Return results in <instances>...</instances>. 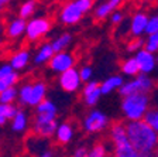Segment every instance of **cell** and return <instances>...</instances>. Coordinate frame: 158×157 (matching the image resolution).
Wrapping results in <instances>:
<instances>
[{"label": "cell", "mask_w": 158, "mask_h": 157, "mask_svg": "<svg viewBox=\"0 0 158 157\" xmlns=\"http://www.w3.org/2000/svg\"><path fill=\"white\" fill-rule=\"evenodd\" d=\"M141 48H144V40L141 37H133L127 43V51L130 52H135Z\"/></svg>", "instance_id": "1f68e13d"}, {"label": "cell", "mask_w": 158, "mask_h": 157, "mask_svg": "<svg viewBox=\"0 0 158 157\" xmlns=\"http://www.w3.org/2000/svg\"><path fill=\"white\" fill-rule=\"evenodd\" d=\"M16 112L17 108L13 103H0V115H3L7 120H11Z\"/></svg>", "instance_id": "f546056e"}, {"label": "cell", "mask_w": 158, "mask_h": 157, "mask_svg": "<svg viewBox=\"0 0 158 157\" xmlns=\"http://www.w3.org/2000/svg\"><path fill=\"white\" fill-rule=\"evenodd\" d=\"M17 95H19V89L16 88V85L7 86L0 94V103H14V101L17 99Z\"/></svg>", "instance_id": "484cf974"}, {"label": "cell", "mask_w": 158, "mask_h": 157, "mask_svg": "<svg viewBox=\"0 0 158 157\" xmlns=\"http://www.w3.org/2000/svg\"><path fill=\"white\" fill-rule=\"evenodd\" d=\"M3 33H4V24L0 21V36H2Z\"/></svg>", "instance_id": "7bdbcfd3"}, {"label": "cell", "mask_w": 158, "mask_h": 157, "mask_svg": "<svg viewBox=\"0 0 158 157\" xmlns=\"http://www.w3.org/2000/svg\"><path fill=\"white\" fill-rule=\"evenodd\" d=\"M112 11H113L112 6H110L109 2L106 0V2L100 3L95 10H93V19H95L96 21H103L105 19H107V17L110 16Z\"/></svg>", "instance_id": "cb8c5ba5"}, {"label": "cell", "mask_w": 158, "mask_h": 157, "mask_svg": "<svg viewBox=\"0 0 158 157\" xmlns=\"http://www.w3.org/2000/svg\"><path fill=\"white\" fill-rule=\"evenodd\" d=\"M81 76H79V69L75 67L66 69V71L58 74V85L66 94H75L81 89Z\"/></svg>", "instance_id": "ba28073f"}, {"label": "cell", "mask_w": 158, "mask_h": 157, "mask_svg": "<svg viewBox=\"0 0 158 157\" xmlns=\"http://www.w3.org/2000/svg\"><path fill=\"white\" fill-rule=\"evenodd\" d=\"M90 0H66L59 10L58 19L64 26H75L83 19L88 11L92 10Z\"/></svg>", "instance_id": "3957f363"}, {"label": "cell", "mask_w": 158, "mask_h": 157, "mask_svg": "<svg viewBox=\"0 0 158 157\" xmlns=\"http://www.w3.org/2000/svg\"><path fill=\"white\" fill-rule=\"evenodd\" d=\"M148 14L144 11H137L130 21V34L133 37H141L145 34V27L148 23Z\"/></svg>", "instance_id": "5bb4252c"}, {"label": "cell", "mask_w": 158, "mask_h": 157, "mask_svg": "<svg viewBox=\"0 0 158 157\" xmlns=\"http://www.w3.org/2000/svg\"><path fill=\"white\" fill-rule=\"evenodd\" d=\"M34 109H35V113H58V108H56L55 102L48 98L43 99L38 105L34 106Z\"/></svg>", "instance_id": "d4e9b609"}, {"label": "cell", "mask_w": 158, "mask_h": 157, "mask_svg": "<svg viewBox=\"0 0 158 157\" xmlns=\"http://www.w3.org/2000/svg\"><path fill=\"white\" fill-rule=\"evenodd\" d=\"M76 58L72 52L69 51H58L54 52V55L48 61V67L54 74H61V72L66 71V69L75 67Z\"/></svg>", "instance_id": "9c48e42d"}, {"label": "cell", "mask_w": 158, "mask_h": 157, "mask_svg": "<svg viewBox=\"0 0 158 157\" xmlns=\"http://www.w3.org/2000/svg\"><path fill=\"white\" fill-rule=\"evenodd\" d=\"M124 82L122 75L114 74V75L106 78L103 82H100V91H102V95H110L112 92L118 91V88L122 86V84Z\"/></svg>", "instance_id": "ffe728a7"}, {"label": "cell", "mask_w": 158, "mask_h": 157, "mask_svg": "<svg viewBox=\"0 0 158 157\" xmlns=\"http://www.w3.org/2000/svg\"><path fill=\"white\" fill-rule=\"evenodd\" d=\"M31 52H30V50L27 48H21L19 50V51H16L13 54V55L10 57V65L13 67L16 71H23V69H26L27 67H28L30 61H31Z\"/></svg>", "instance_id": "2e32d148"}, {"label": "cell", "mask_w": 158, "mask_h": 157, "mask_svg": "<svg viewBox=\"0 0 158 157\" xmlns=\"http://www.w3.org/2000/svg\"><path fill=\"white\" fill-rule=\"evenodd\" d=\"M27 20L23 17H16V19L10 20V23L6 27V36L9 40H17L23 37L26 33Z\"/></svg>", "instance_id": "9a60e30c"}, {"label": "cell", "mask_w": 158, "mask_h": 157, "mask_svg": "<svg viewBox=\"0 0 158 157\" xmlns=\"http://www.w3.org/2000/svg\"><path fill=\"white\" fill-rule=\"evenodd\" d=\"M144 48L147 51L157 54L158 52V33L147 34V38L144 40Z\"/></svg>", "instance_id": "4316f807"}, {"label": "cell", "mask_w": 158, "mask_h": 157, "mask_svg": "<svg viewBox=\"0 0 158 157\" xmlns=\"http://www.w3.org/2000/svg\"><path fill=\"white\" fill-rule=\"evenodd\" d=\"M90 2H95V0H90Z\"/></svg>", "instance_id": "7dc6e473"}, {"label": "cell", "mask_w": 158, "mask_h": 157, "mask_svg": "<svg viewBox=\"0 0 158 157\" xmlns=\"http://www.w3.org/2000/svg\"><path fill=\"white\" fill-rule=\"evenodd\" d=\"M134 57L138 62L140 72H143V74H148V75H150V74H152V72L155 71L157 64H158L155 54L147 51L145 48H141V50H138V51H135Z\"/></svg>", "instance_id": "8fae6325"}, {"label": "cell", "mask_w": 158, "mask_h": 157, "mask_svg": "<svg viewBox=\"0 0 158 157\" xmlns=\"http://www.w3.org/2000/svg\"><path fill=\"white\" fill-rule=\"evenodd\" d=\"M79 76H81V81L82 82H88L93 78V69L90 65H83L79 69Z\"/></svg>", "instance_id": "836d02e7"}, {"label": "cell", "mask_w": 158, "mask_h": 157, "mask_svg": "<svg viewBox=\"0 0 158 157\" xmlns=\"http://www.w3.org/2000/svg\"><path fill=\"white\" fill-rule=\"evenodd\" d=\"M154 88V81L150 78L148 74H143L138 72L135 76H131L130 81H124L122 86L118 88V95L126 96L130 94H137V92H143V94H150Z\"/></svg>", "instance_id": "5b68a950"}, {"label": "cell", "mask_w": 158, "mask_h": 157, "mask_svg": "<svg viewBox=\"0 0 158 157\" xmlns=\"http://www.w3.org/2000/svg\"><path fill=\"white\" fill-rule=\"evenodd\" d=\"M37 10V2L35 0H26L21 6L19 7V17L28 20L33 17V14Z\"/></svg>", "instance_id": "603a6c76"}, {"label": "cell", "mask_w": 158, "mask_h": 157, "mask_svg": "<svg viewBox=\"0 0 158 157\" xmlns=\"http://www.w3.org/2000/svg\"><path fill=\"white\" fill-rule=\"evenodd\" d=\"M107 147L103 143H96L95 146H92V149L89 150L88 156L89 157H106L107 156Z\"/></svg>", "instance_id": "4dcf8cb0"}, {"label": "cell", "mask_w": 158, "mask_h": 157, "mask_svg": "<svg viewBox=\"0 0 158 157\" xmlns=\"http://www.w3.org/2000/svg\"><path fill=\"white\" fill-rule=\"evenodd\" d=\"M143 119L158 133V109H148Z\"/></svg>", "instance_id": "f1b7e54d"}, {"label": "cell", "mask_w": 158, "mask_h": 157, "mask_svg": "<svg viewBox=\"0 0 158 157\" xmlns=\"http://www.w3.org/2000/svg\"><path fill=\"white\" fill-rule=\"evenodd\" d=\"M109 134H110V140L113 144V154L116 157H138L137 151L134 150L131 142L127 136L126 124L120 123V122L112 124Z\"/></svg>", "instance_id": "277c9868"}, {"label": "cell", "mask_w": 158, "mask_h": 157, "mask_svg": "<svg viewBox=\"0 0 158 157\" xmlns=\"http://www.w3.org/2000/svg\"><path fill=\"white\" fill-rule=\"evenodd\" d=\"M7 86H9V85H7L6 82H4V81H3V79H0V94H2V92H3V91H4V89H6V88H7Z\"/></svg>", "instance_id": "60d3db41"}, {"label": "cell", "mask_w": 158, "mask_h": 157, "mask_svg": "<svg viewBox=\"0 0 158 157\" xmlns=\"http://www.w3.org/2000/svg\"><path fill=\"white\" fill-rule=\"evenodd\" d=\"M126 132L138 157L154 156L158 150V133L144 120H128Z\"/></svg>", "instance_id": "6da1fadb"}, {"label": "cell", "mask_w": 158, "mask_h": 157, "mask_svg": "<svg viewBox=\"0 0 158 157\" xmlns=\"http://www.w3.org/2000/svg\"><path fill=\"white\" fill-rule=\"evenodd\" d=\"M88 153H89L88 149H86L85 146H81V147H78L73 151V156L75 157H88Z\"/></svg>", "instance_id": "74e56055"}, {"label": "cell", "mask_w": 158, "mask_h": 157, "mask_svg": "<svg viewBox=\"0 0 158 157\" xmlns=\"http://www.w3.org/2000/svg\"><path fill=\"white\" fill-rule=\"evenodd\" d=\"M107 2H109V4L112 6V9L116 10V9H118V7L122 6V4L124 3L126 0H107Z\"/></svg>", "instance_id": "f35d334b"}, {"label": "cell", "mask_w": 158, "mask_h": 157, "mask_svg": "<svg viewBox=\"0 0 158 157\" xmlns=\"http://www.w3.org/2000/svg\"><path fill=\"white\" fill-rule=\"evenodd\" d=\"M82 126L86 133H100L109 126V118L105 112L99 109H90L83 119Z\"/></svg>", "instance_id": "52a82bcc"}, {"label": "cell", "mask_w": 158, "mask_h": 157, "mask_svg": "<svg viewBox=\"0 0 158 157\" xmlns=\"http://www.w3.org/2000/svg\"><path fill=\"white\" fill-rule=\"evenodd\" d=\"M157 14H158V13H157Z\"/></svg>", "instance_id": "c3c4849f"}, {"label": "cell", "mask_w": 158, "mask_h": 157, "mask_svg": "<svg viewBox=\"0 0 158 157\" xmlns=\"http://www.w3.org/2000/svg\"><path fill=\"white\" fill-rule=\"evenodd\" d=\"M6 123H7V119L4 118L3 115H0V126H4Z\"/></svg>", "instance_id": "b9f144b4"}, {"label": "cell", "mask_w": 158, "mask_h": 157, "mask_svg": "<svg viewBox=\"0 0 158 157\" xmlns=\"http://www.w3.org/2000/svg\"><path fill=\"white\" fill-rule=\"evenodd\" d=\"M14 71H16V69L10 65V64H2V65H0V79H6L7 76H10Z\"/></svg>", "instance_id": "d590c367"}, {"label": "cell", "mask_w": 158, "mask_h": 157, "mask_svg": "<svg viewBox=\"0 0 158 157\" xmlns=\"http://www.w3.org/2000/svg\"><path fill=\"white\" fill-rule=\"evenodd\" d=\"M55 142L58 144H69L72 142L73 136H75V128L71 122H62V123H58L55 130Z\"/></svg>", "instance_id": "7c38bea8"}, {"label": "cell", "mask_w": 158, "mask_h": 157, "mask_svg": "<svg viewBox=\"0 0 158 157\" xmlns=\"http://www.w3.org/2000/svg\"><path fill=\"white\" fill-rule=\"evenodd\" d=\"M47 92H48V88H47V84H45V82H43V81L33 82L27 106H31V108H34L35 105H38L40 102L43 101V99L47 98Z\"/></svg>", "instance_id": "e0dca14e"}, {"label": "cell", "mask_w": 158, "mask_h": 157, "mask_svg": "<svg viewBox=\"0 0 158 157\" xmlns=\"http://www.w3.org/2000/svg\"><path fill=\"white\" fill-rule=\"evenodd\" d=\"M158 33V14L148 17V23L145 27V34H152Z\"/></svg>", "instance_id": "d6a6232c"}, {"label": "cell", "mask_w": 158, "mask_h": 157, "mask_svg": "<svg viewBox=\"0 0 158 157\" xmlns=\"http://www.w3.org/2000/svg\"><path fill=\"white\" fill-rule=\"evenodd\" d=\"M102 98V91H100V82L88 81L82 86V101L88 108H93L95 105Z\"/></svg>", "instance_id": "30bf717a"}, {"label": "cell", "mask_w": 158, "mask_h": 157, "mask_svg": "<svg viewBox=\"0 0 158 157\" xmlns=\"http://www.w3.org/2000/svg\"><path fill=\"white\" fill-rule=\"evenodd\" d=\"M120 71H122L123 75L126 76H135L140 72V67H138V62L135 59V57H130V58L124 59L122 62V67H120Z\"/></svg>", "instance_id": "7402d4cb"}, {"label": "cell", "mask_w": 158, "mask_h": 157, "mask_svg": "<svg viewBox=\"0 0 158 157\" xmlns=\"http://www.w3.org/2000/svg\"><path fill=\"white\" fill-rule=\"evenodd\" d=\"M109 19H110V23H112L113 26H118V24L123 23V20H124V14H123L118 9H116V10H113L112 13H110Z\"/></svg>", "instance_id": "e575fe53"}, {"label": "cell", "mask_w": 158, "mask_h": 157, "mask_svg": "<svg viewBox=\"0 0 158 157\" xmlns=\"http://www.w3.org/2000/svg\"><path fill=\"white\" fill-rule=\"evenodd\" d=\"M51 28H52L51 19H48V17H31L27 20L24 36L30 43H35L43 37H45L51 31Z\"/></svg>", "instance_id": "8992f818"}, {"label": "cell", "mask_w": 158, "mask_h": 157, "mask_svg": "<svg viewBox=\"0 0 158 157\" xmlns=\"http://www.w3.org/2000/svg\"><path fill=\"white\" fill-rule=\"evenodd\" d=\"M10 2H11V0H2V3H3V4H9Z\"/></svg>", "instance_id": "ee69618b"}, {"label": "cell", "mask_w": 158, "mask_h": 157, "mask_svg": "<svg viewBox=\"0 0 158 157\" xmlns=\"http://www.w3.org/2000/svg\"><path fill=\"white\" fill-rule=\"evenodd\" d=\"M122 112L127 120H140L150 109V96L148 94L137 92L123 96Z\"/></svg>", "instance_id": "7a4b0ae2"}, {"label": "cell", "mask_w": 158, "mask_h": 157, "mask_svg": "<svg viewBox=\"0 0 158 157\" xmlns=\"http://www.w3.org/2000/svg\"><path fill=\"white\" fill-rule=\"evenodd\" d=\"M41 156L43 157H52V156H55V151H51L49 149H47V150H44L43 153H41Z\"/></svg>", "instance_id": "ab89813d"}, {"label": "cell", "mask_w": 158, "mask_h": 157, "mask_svg": "<svg viewBox=\"0 0 158 157\" xmlns=\"http://www.w3.org/2000/svg\"><path fill=\"white\" fill-rule=\"evenodd\" d=\"M31 85H33V84L27 82V84H23V85L19 88L17 99H19L20 105H26L27 106V103H28V98H30V92H31Z\"/></svg>", "instance_id": "83f0119b"}, {"label": "cell", "mask_w": 158, "mask_h": 157, "mask_svg": "<svg viewBox=\"0 0 158 157\" xmlns=\"http://www.w3.org/2000/svg\"><path fill=\"white\" fill-rule=\"evenodd\" d=\"M3 7H4V4L2 3V0H0V13H2V10H3Z\"/></svg>", "instance_id": "f6af8a7d"}, {"label": "cell", "mask_w": 158, "mask_h": 157, "mask_svg": "<svg viewBox=\"0 0 158 157\" xmlns=\"http://www.w3.org/2000/svg\"><path fill=\"white\" fill-rule=\"evenodd\" d=\"M56 126H58L56 119H52V120H34L33 130L37 136H40V137L49 139L55 134Z\"/></svg>", "instance_id": "4fadbf2b"}, {"label": "cell", "mask_w": 158, "mask_h": 157, "mask_svg": "<svg viewBox=\"0 0 158 157\" xmlns=\"http://www.w3.org/2000/svg\"><path fill=\"white\" fill-rule=\"evenodd\" d=\"M54 48L51 46V43H43L38 47L35 55L33 58L34 65H44V64H48V61L51 59V57L54 55Z\"/></svg>", "instance_id": "d6986e66"}, {"label": "cell", "mask_w": 158, "mask_h": 157, "mask_svg": "<svg viewBox=\"0 0 158 157\" xmlns=\"http://www.w3.org/2000/svg\"><path fill=\"white\" fill-rule=\"evenodd\" d=\"M11 123H10V128L14 133H24L28 128V115L26 111L23 109H17L16 115L11 119Z\"/></svg>", "instance_id": "ac0fdd59"}, {"label": "cell", "mask_w": 158, "mask_h": 157, "mask_svg": "<svg viewBox=\"0 0 158 157\" xmlns=\"http://www.w3.org/2000/svg\"><path fill=\"white\" fill-rule=\"evenodd\" d=\"M2 44H3V41H2V38H0V48H2Z\"/></svg>", "instance_id": "bcb514c9"}, {"label": "cell", "mask_w": 158, "mask_h": 157, "mask_svg": "<svg viewBox=\"0 0 158 157\" xmlns=\"http://www.w3.org/2000/svg\"><path fill=\"white\" fill-rule=\"evenodd\" d=\"M56 115L58 113H35L34 120H52L56 119Z\"/></svg>", "instance_id": "8d00e7d4"}, {"label": "cell", "mask_w": 158, "mask_h": 157, "mask_svg": "<svg viewBox=\"0 0 158 157\" xmlns=\"http://www.w3.org/2000/svg\"><path fill=\"white\" fill-rule=\"evenodd\" d=\"M72 41H73L72 34L71 33H62V34H59L56 38H54L52 41H51V46H52V48H54L55 52L65 51V50H68L69 47H71Z\"/></svg>", "instance_id": "44dd1931"}]
</instances>
